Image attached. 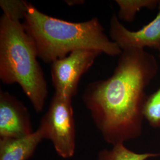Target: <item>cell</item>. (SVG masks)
<instances>
[{"mask_svg": "<svg viewBox=\"0 0 160 160\" xmlns=\"http://www.w3.org/2000/svg\"><path fill=\"white\" fill-rule=\"evenodd\" d=\"M154 158H160V152H137L121 143L100 151L96 160H148Z\"/></svg>", "mask_w": 160, "mask_h": 160, "instance_id": "obj_9", "label": "cell"}, {"mask_svg": "<svg viewBox=\"0 0 160 160\" xmlns=\"http://www.w3.org/2000/svg\"><path fill=\"white\" fill-rule=\"evenodd\" d=\"M23 24L34 41L38 57L46 63L81 49L96 50L110 57L120 56L122 52L105 33L97 17L69 22L48 16L28 2Z\"/></svg>", "mask_w": 160, "mask_h": 160, "instance_id": "obj_2", "label": "cell"}, {"mask_svg": "<svg viewBox=\"0 0 160 160\" xmlns=\"http://www.w3.org/2000/svg\"><path fill=\"white\" fill-rule=\"evenodd\" d=\"M158 71L152 54L145 49H126L111 77L86 87L82 102L106 142L112 146L141 136L146 89Z\"/></svg>", "mask_w": 160, "mask_h": 160, "instance_id": "obj_1", "label": "cell"}, {"mask_svg": "<svg viewBox=\"0 0 160 160\" xmlns=\"http://www.w3.org/2000/svg\"><path fill=\"white\" fill-rule=\"evenodd\" d=\"M143 114L149 126L160 129V87L148 96Z\"/></svg>", "mask_w": 160, "mask_h": 160, "instance_id": "obj_11", "label": "cell"}, {"mask_svg": "<svg viewBox=\"0 0 160 160\" xmlns=\"http://www.w3.org/2000/svg\"><path fill=\"white\" fill-rule=\"evenodd\" d=\"M119 6L118 18L127 22H132L138 12L143 8L153 10L158 8L160 0H116Z\"/></svg>", "mask_w": 160, "mask_h": 160, "instance_id": "obj_10", "label": "cell"}, {"mask_svg": "<svg viewBox=\"0 0 160 160\" xmlns=\"http://www.w3.org/2000/svg\"><path fill=\"white\" fill-rule=\"evenodd\" d=\"M38 58L34 41L23 23L2 14L0 18V80L6 84H19L34 110L40 113L48 91Z\"/></svg>", "mask_w": 160, "mask_h": 160, "instance_id": "obj_3", "label": "cell"}, {"mask_svg": "<svg viewBox=\"0 0 160 160\" xmlns=\"http://www.w3.org/2000/svg\"><path fill=\"white\" fill-rule=\"evenodd\" d=\"M28 2L23 0H1L0 7L4 15L12 20H24Z\"/></svg>", "mask_w": 160, "mask_h": 160, "instance_id": "obj_12", "label": "cell"}, {"mask_svg": "<svg viewBox=\"0 0 160 160\" xmlns=\"http://www.w3.org/2000/svg\"><path fill=\"white\" fill-rule=\"evenodd\" d=\"M102 53L96 50H77L52 62L51 74L55 93L72 99L77 93L81 77Z\"/></svg>", "mask_w": 160, "mask_h": 160, "instance_id": "obj_5", "label": "cell"}, {"mask_svg": "<svg viewBox=\"0 0 160 160\" xmlns=\"http://www.w3.org/2000/svg\"><path fill=\"white\" fill-rule=\"evenodd\" d=\"M33 132L27 108L8 92L1 90L0 139L24 137Z\"/></svg>", "mask_w": 160, "mask_h": 160, "instance_id": "obj_7", "label": "cell"}, {"mask_svg": "<svg viewBox=\"0 0 160 160\" xmlns=\"http://www.w3.org/2000/svg\"><path fill=\"white\" fill-rule=\"evenodd\" d=\"M39 129L19 138L0 139V160H28L43 139Z\"/></svg>", "mask_w": 160, "mask_h": 160, "instance_id": "obj_8", "label": "cell"}, {"mask_svg": "<svg viewBox=\"0 0 160 160\" xmlns=\"http://www.w3.org/2000/svg\"><path fill=\"white\" fill-rule=\"evenodd\" d=\"M71 102V98L55 93L38 128L43 138L51 141L58 155L65 159L74 155L76 147Z\"/></svg>", "mask_w": 160, "mask_h": 160, "instance_id": "obj_4", "label": "cell"}, {"mask_svg": "<svg viewBox=\"0 0 160 160\" xmlns=\"http://www.w3.org/2000/svg\"><path fill=\"white\" fill-rule=\"evenodd\" d=\"M158 53H159V57L160 58V49L158 50Z\"/></svg>", "mask_w": 160, "mask_h": 160, "instance_id": "obj_13", "label": "cell"}, {"mask_svg": "<svg viewBox=\"0 0 160 160\" xmlns=\"http://www.w3.org/2000/svg\"><path fill=\"white\" fill-rule=\"evenodd\" d=\"M158 12L154 19L138 30L127 29L120 22L118 16L113 14L110 21L109 35L123 51L130 49H144L152 48L160 49V0Z\"/></svg>", "mask_w": 160, "mask_h": 160, "instance_id": "obj_6", "label": "cell"}]
</instances>
